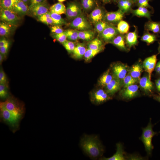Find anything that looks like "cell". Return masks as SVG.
<instances>
[{
    "mask_svg": "<svg viewBox=\"0 0 160 160\" xmlns=\"http://www.w3.org/2000/svg\"><path fill=\"white\" fill-rule=\"evenodd\" d=\"M79 39L83 40L90 41L93 39L95 33L91 30L84 31H78Z\"/></svg>",
    "mask_w": 160,
    "mask_h": 160,
    "instance_id": "cell-27",
    "label": "cell"
},
{
    "mask_svg": "<svg viewBox=\"0 0 160 160\" xmlns=\"http://www.w3.org/2000/svg\"><path fill=\"white\" fill-rule=\"evenodd\" d=\"M112 0H101V1L104 3L107 4L109 3Z\"/></svg>",
    "mask_w": 160,
    "mask_h": 160,
    "instance_id": "cell-54",
    "label": "cell"
},
{
    "mask_svg": "<svg viewBox=\"0 0 160 160\" xmlns=\"http://www.w3.org/2000/svg\"><path fill=\"white\" fill-rule=\"evenodd\" d=\"M70 26L71 28L79 31L91 30L92 27L90 23L82 14L73 19Z\"/></svg>",
    "mask_w": 160,
    "mask_h": 160,
    "instance_id": "cell-5",
    "label": "cell"
},
{
    "mask_svg": "<svg viewBox=\"0 0 160 160\" xmlns=\"http://www.w3.org/2000/svg\"><path fill=\"white\" fill-rule=\"evenodd\" d=\"M139 87L134 84L124 88L121 92V95L124 98L127 99L132 98L137 95Z\"/></svg>",
    "mask_w": 160,
    "mask_h": 160,
    "instance_id": "cell-16",
    "label": "cell"
},
{
    "mask_svg": "<svg viewBox=\"0 0 160 160\" xmlns=\"http://www.w3.org/2000/svg\"><path fill=\"white\" fill-rule=\"evenodd\" d=\"M102 50H93L87 48L84 55L85 60L87 61L89 60L95 55L100 52Z\"/></svg>",
    "mask_w": 160,
    "mask_h": 160,
    "instance_id": "cell-37",
    "label": "cell"
},
{
    "mask_svg": "<svg viewBox=\"0 0 160 160\" xmlns=\"http://www.w3.org/2000/svg\"><path fill=\"white\" fill-rule=\"evenodd\" d=\"M119 33L117 27L109 23L105 29L99 34V36L103 41L111 43Z\"/></svg>",
    "mask_w": 160,
    "mask_h": 160,
    "instance_id": "cell-7",
    "label": "cell"
},
{
    "mask_svg": "<svg viewBox=\"0 0 160 160\" xmlns=\"http://www.w3.org/2000/svg\"><path fill=\"white\" fill-rule=\"evenodd\" d=\"M51 32L52 33H63L64 31L61 27L58 25H54L50 29Z\"/></svg>",
    "mask_w": 160,
    "mask_h": 160,
    "instance_id": "cell-45",
    "label": "cell"
},
{
    "mask_svg": "<svg viewBox=\"0 0 160 160\" xmlns=\"http://www.w3.org/2000/svg\"><path fill=\"white\" fill-rule=\"evenodd\" d=\"M131 11L132 13L135 16L145 17L149 20L151 19V13L145 7L140 6L137 9Z\"/></svg>",
    "mask_w": 160,
    "mask_h": 160,
    "instance_id": "cell-24",
    "label": "cell"
},
{
    "mask_svg": "<svg viewBox=\"0 0 160 160\" xmlns=\"http://www.w3.org/2000/svg\"><path fill=\"white\" fill-rule=\"evenodd\" d=\"M143 71V68L141 65L137 63L133 65L130 70V75L132 77L138 80H140L141 73Z\"/></svg>",
    "mask_w": 160,
    "mask_h": 160,
    "instance_id": "cell-30",
    "label": "cell"
},
{
    "mask_svg": "<svg viewBox=\"0 0 160 160\" xmlns=\"http://www.w3.org/2000/svg\"><path fill=\"white\" fill-rule=\"evenodd\" d=\"M157 60V55H154L147 58L143 62V67L148 73V76L150 79L152 73L155 68Z\"/></svg>",
    "mask_w": 160,
    "mask_h": 160,
    "instance_id": "cell-11",
    "label": "cell"
},
{
    "mask_svg": "<svg viewBox=\"0 0 160 160\" xmlns=\"http://www.w3.org/2000/svg\"><path fill=\"white\" fill-rule=\"evenodd\" d=\"M155 98L157 100L160 102V95L156 96L155 97Z\"/></svg>",
    "mask_w": 160,
    "mask_h": 160,
    "instance_id": "cell-55",
    "label": "cell"
},
{
    "mask_svg": "<svg viewBox=\"0 0 160 160\" xmlns=\"http://www.w3.org/2000/svg\"><path fill=\"white\" fill-rule=\"evenodd\" d=\"M23 1L26 4H27V3L30 0H21Z\"/></svg>",
    "mask_w": 160,
    "mask_h": 160,
    "instance_id": "cell-56",
    "label": "cell"
},
{
    "mask_svg": "<svg viewBox=\"0 0 160 160\" xmlns=\"http://www.w3.org/2000/svg\"><path fill=\"white\" fill-rule=\"evenodd\" d=\"M138 79L134 78L130 75H126L123 79V84L124 88L129 85L135 84L138 81Z\"/></svg>",
    "mask_w": 160,
    "mask_h": 160,
    "instance_id": "cell-38",
    "label": "cell"
},
{
    "mask_svg": "<svg viewBox=\"0 0 160 160\" xmlns=\"http://www.w3.org/2000/svg\"><path fill=\"white\" fill-rule=\"evenodd\" d=\"M65 14L68 18L73 19L82 14L80 6L77 2H70L66 8Z\"/></svg>",
    "mask_w": 160,
    "mask_h": 160,
    "instance_id": "cell-9",
    "label": "cell"
},
{
    "mask_svg": "<svg viewBox=\"0 0 160 160\" xmlns=\"http://www.w3.org/2000/svg\"><path fill=\"white\" fill-rule=\"evenodd\" d=\"M114 76L111 73L108 69L100 78L98 81L99 84L103 87H106L112 81Z\"/></svg>",
    "mask_w": 160,
    "mask_h": 160,
    "instance_id": "cell-23",
    "label": "cell"
},
{
    "mask_svg": "<svg viewBox=\"0 0 160 160\" xmlns=\"http://www.w3.org/2000/svg\"><path fill=\"white\" fill-rule=\"evenodd\" d=\"M144 28L148 31H151L154 33H160V22L149 20L145 24Z\"/></svg>",
    "mask_w": 160,
    "mask_h": 160,
    "instance_id": "cell-25",
    "label": "cell"
},
{
    "mask_svg": "<svg viewBox=\"0 0 160 160\" xmlns=\"http://www.w3.org/2000/svg\"><path fill=\"white\" fill-rule=\"evenodd\" d=\"M124 13L119 9L116 11L106 13L103 20L112 24H118L122 20L124 16Z\"/></svg>",
    "mask_w": 160,
    "mask_h": 160,
    "instance_id": "cell-8",
    "label": "cell"
},
{
    "mask_svg": "<svg viewBox=\"0 0 160 160\" xmlns=\"http://www.w3.org/2000/svg\"><path fill=\"white\" fill-rule=\"evenodd\" d=\"M155 69L156 72L159 73L160 71V64L159 62L157 63L156 65Z\"/></svg>",
    "mask_w": 160,
    "mask_h": 160,
    "instance_id": "cell-52",
    "label": "cell"
},
{
    "mask_svg": "<svg viewBox=\"0 0 160 160\" xmlns=\"http://www.w3.org/2000/svg\"><path fill=\"white\" fill-rule=\"evenodd\" d=\"M117 28L119 33L124 34L128 32L129 26L127 22L122 20L118 23Z\"/></svg>",
    "mask_w": 160,
    "mask_h": 160,
    "instance_id": "cell-33",
    "label": "cell"
},
{
    "mask_svg": "<svg viewBox=\"0 0 160 160\" xmlns=\"http://www.w3.org/2000/svg\"><path fill=\"white\" fill-rule=\"evenodd\" d=\"M121 80L114 76L111 82L105 87V91L108 94L113 95L121 88L122 83Z\"/></svg>",
    "mask_w": 160,
    "mask_h": 160,
    "instance_id": "cell-12",
    "label": "cell"
},
{
    "mask_svg": "<svg viewBox=\"0 0 160 160\" xmlns=\"http://www.w3.org/2000/svg\"><path fill=\"white\" fill-rule=\"evenodd\" d=\"M13 11L17 15H25L29 12V7L21 0H19L15 4Z\"/></svg>",
    "mask_w": 160,
    "mask_h": 160,
    "instance_id": "cell-18",
    "label": "cell"
},
{
    "mask_svg": "<svg viewBox=\"0 0 160 160\" xmlns=\"http://www.w3.org/2000/svg\"><path fill=\"white\" fill-rule=\"evenodd\" d=\"M120 0H113V1L115 2H117Z\"/></svg>",
    "mask_w": 160,
    "mask_h": 160,
    "instance_id": "cell-60",
    "label": "cell"
},
{
    "mask_svg": "<svg viewBox=\"0 0 160 160\" xmlns=\"http://www.w3.org/2000/svg\"><path fill=\"white\" fill-rule=\"evenodd\" d=\"M12 25L1 21L0 23L1 36H7L9 35L12 30Z\"/></svg>",
    "mask_w": 160,
    "mask_h": 160,
    "instance_id": "cell-29",
    "label": "cell"
},
{
    "mask_svg": "<svg viewBox=\"0 0 160 160\" xmlns=\"http://www.w3.org/2000/svg\"><path fill=\"white\" fill-rule=\"evenodd\" d=\"M2 0H0V1H1Z\"/></svg>",
    "mask_w": 160,
    "mask_h": 160,
    "instance_id": "cell-62",
    "label": "cell"
},
{
    "mask_svg": "<svg viewBox=\"0 0 160 160\" xmlns=\"http://www.w3.org/2000/svg\"><path fill=\"white\" fill-rule=\"evenodd\" d=\"M153 125L151 122V119L147 126L143 129L141 140L143 142L145 150L148 154H150L153 148L152 140L153 137L156 134L153 129Z\"/></svg>",
    "mask_w": 160,
    "mask_h": 160,
    "instance_id": "cell-4",
    "label": "cell"
},
{
    "mask_svg": "<svg viewBox=\"0 0 160 160\" xmlns=\"http://www.w3.org/2000/svg\"><path fill=\"white\" fill-rule=\"evenodd\" d=\"M51 36L54 39L62 44L67 39L66 35L64 32L59 33H52Z\"/></svg>",
    "mask_w": 160,
    "mask_h": 160,
    "instance_id": "cell-43",
    "label": "cell"
},
{
    "mask_svg": "<svg viewBox=\"0 0 160 160\" xmlns=\"http://www.w3.org/2000/svg\"><path fill=\"white\" fill-rule=\"evenodd\" d=\"M80 145L84 153L92 159L100 158L104 151L103 146L96 135H84L81 140Z\"/></svg>",
    "mask_w": 160,
    "mask_h": 160,
    "instance_id": "cell-1",
    "label": "cell"
},
{
    "mask_svg": "<svg viewBox=\"0 0 160 160\" xmlns=\"http://www.w3.org/2000/svg\"><path fill=\"white\" fill-rule=\"evenodd\" d=\"M109 24L103 20L99 22L95 25V30L99 34L105 29Z\"/></svg>",
    "mask_w": 160,
    "mask_h": 160,
    "instance_id": "cell-40",
    "label": "cell"
},
{
    "mask_svg": "<svg viewBox=\"0 0 160 160\" xmlns=\"http://www.w3.org/2000/svg\"><path fill=\"white\" fill-rule=\"evenodd\" d=\"M8 110L22 119L25 114V108L23 103L13 97H9L4 102H1Z\"/></svg>",
    "mask_w": 160,
    "mask_h": 160,
    "instance_id": "cell-3",
    "label": "cell"
},
{
    "mask_svg": "<svg viewBox=\"0 0 160 160\" xmlns=\"http://www.w3.org/2000/svg\"><path fill=\"white\" fill-rule=\"evenodd\" d=\"M9 41L5 39H1L0 41V47H2L7 44Z\"/></svg>",
    "mask_w": 160,
    "mask_h": 160,
    "instance_id": "cell-50",
    "label": "cell"
},
{
    "mask_svg": "<svg viewBox=\"0 0 160 160\" xmlns=\"http://www.w3.org/2000/svg\"><path fill=\"white\" fill-rule=\"evenodd\" d=\"M37 19L39 21L47 25H54L52 19L51 17H42L38 16L37 17Z\"/></svg>",
    "mask_w": 160,
    "mask_h": 160,
    "instance_id": "cell-44",
    "label": "cell"
},
{
    "mask_svg": "<svg viewBox=\"0 0 160 160\" xmlns=\"http://www.w3.org/2000/svg\"><path fill=\"white\" fill-rule=\"evenodd\" d=\"M86 49L84 44L78 43L75 46L72 52L73 56L76 59H81L84 56Z\"/></svg>",
    "mask_w": 160,
    "mask_h": 160,
    "instance_id": "cell-22",
    "label": "cell"
},
{
    "mask_svg": "<svg viewBox=\"0 0 160 160\" xmlns=\"http://www.w3.org/2000/svg\"><path fill=\"white\" fill-rule=\"evenodd\" d=\"M9 44V42L4 46L0 47V53L3 55L6 54L8 51Z\"/></svg>",
    "mask_w": 160,
    "mask_h": 160,
    "instance_id": "cell-48",
    "label": "cell"
},
{
    "mask_svg": "<svg viewBox=\"0 0 160 160\" xmlns=\"http://www.w3.org/2000/svg\"><path fill=\"white\" fill-rule=\"evenodd\" d=\"M125 36L126 44L129 48H130L137 44L138 36L136 28H135L133 31L128 32Z\"/></svg>",
    "mask_w": 160,
    "mask_h": 160,
    "instance_id": "cell-17",
    "label": "cell"
},
{
    "mask_svg": "<svg viewBox=\"0 0 160 160\" xmlns=\"http://www.w3.org/2000/svg\"><path fill=\"white\" fill-rule=\"evenodd\" d=\"M29 12L35 17H38L49 11L47 6L44 2L32 6H29Z\"/></svg>",
    "mask_w": 160,
    "mask_h": 160,
    "instance_id": "cell-13",
    "label": "cell"
},
{
    "mask_svg": "<svg viewBox=\"0 0 160 160\" xmlns=\"http://www.w3.org/2000/svg\"><path fill=\"white\" fill-rule=\"evenodd\" d=\"M49 10L51 12L60 15L65 14L66 8L63 4L59 2L50 7Z\"/></svg>",
    "mask_w": 160,
    "mask_h": 160,
    "instance_id": "cell-28",
    "label": "cell"
},
{
    "mask_svg": "<svg viewBox=\"0 0 160 160\" xmlns=\"http://www.w3.org/2000/svg\"><path fill=\"white\" fill-rule=\"evenodd\" d=\"M116 153L112 156L109 158H103L102 160H124L125 159L123 147L120 143L116 145Z\"/></svg>",
    "mask_w": 160,
    "mask_h": 160,
    "instance_id": "cell-19",
    "label": "cell"
},
{
    "mask_svg": "<svg viewBox=\"0 0 160 160\" xmlns=\"http://www.w3.org/2000/svg\"><path fill=\"white\" fill-rule=\"evenodd\" d=\"M8 96V86L7 83L0 84V97L5 99Z\"/></svg>",
    "mask_w": 160,
    "mask_h": 160,
    "instance_id": "cell-42",
    "label": "cell"
},
{
    "mask_svg": "<svg viewBox=\"0 0 160 160\" xmlns=\"http://www.w3.org/2000/svg\"><path fill=\"white\" fill-rule=\"evenodd\" d=\"M59 2H62L66 0H57Z\"/></svg>",
    "mask_w": 160,
    "mask_h": 160,
    "instance_id": "cell-58",
    "label": "cell"
},
{
    "mask_svg": "<svg viewBox=\"0 0 160 160\" xmlns=\"http://www.w3.org/2000/svg\"><path fill=\"white\" fill-rule=\"evenodd\" d=\"M114 45L123 50H126L125 36L124 34L119 33L111 42Z\"/></svg>",
    "mask_w": 160,
    "mask_h": 160,
    "instance_id": "cell-20",
    "label": "cell"
},
{
    "mask_svg": "<svg viewBox=\"0 0 160 160\" xmlns=\"http://www.w3.org/2000/svg\"><path fill=\"white\" fill-rule=\"evenodd\" d=\"M81 4L83 9L86 11L91 10L94 7V0H81Z\"/></svg>",
    "mask_w": 160,
    "mask_h": 160,
    "instance_id": "cell-39",
    "label": "cell"
},
{
    "mask_svg": "<svg viewBox=\"0 0 160 160\" xmlns=\"http://www.w3.org/2000/svg\"><path fill=\"white\" fill-rule=\"evenodd\" d=\"M103 46V41L100 39L96 38L89 42L87 47L93 50H102Z\"/></svg>",
    "mask_w": 160,
    "mask_h": 160,
    "instance_id": "cell-31",
    "label": "cell"
},
{
    "mask_svg": "<svg viewBox=\"0 0 160 160\" xmlns=\"http://www.w3.org/2000/svg\"><path fill=\"white\" fill-rule=\"evenodd\" d=\"M137 0H132L133 4L136 3Z\"/></svg>",
    "mask_w": 160,
    "mask_h": 160,
    "instance_id": "cell-57",
    "label": "cell"
},
{
    "mask_svg": "<svg viewBox=\"0 0 160 160\" xmlns=\"http://www.w3.org/2000/svg\"><path fill=\"white\" fill-rule=\"evenodd\" d=\"M50 15L52 19L54 25L61 26L66 23V22L62 17L60 15L50 12Z\"/></svg>",
    "mask_w": 160,
    "mask_h": 160,
    "instance_id": "cell-34",
    "label": "cell"
},
{
    "mask_svg": "<svg viewBox=\"0 0 160 160\" xmlns=\"http://www.w3.org/2000/svg\"><path fill=\"white\" fill-rule=\"evenodd\" d=\"M19 0H2L0 2V7L13 12V8Z\"/></svg>",
    "mask_w": 160,
    "mask_h": 160,
    "instance_id": "cell-32",
    "label": "cell"
},
{
    "mask_svg": "<svg viewBox=\"0 0 160 160\" xmlns=\"http://www.w3.org/2000/svg\"><path fill=\"white\" fill-rule=\"evenodd\" d=\"M105 13L102 8L98 7L90 13L89 17L92 23L95 25L98 22L103 20Z\"/></svg>",
    "mask_w": 160,
    "mask_h": 160,
    "instance_id": "cell-15",
    "label": "cell"
},
{
    "mask_svg": "<svg viewBox=\"0 0 160 160\" xmlns=\"http://www.w3.org/2000/svg\"><path fill=\"white\" fill-rule=\"evenodd\" d=\"M90 97L91 101L96 104H100L110 98L106 91L101 89L92 92L91 94Z\"/></svg>",
    "mask_w": 160,
    "mask_h": 160,
    "instance_id": "cell-10",
    "label": "cell"
},
{
    "mask_svg": "<svg viewBox=\"0 0 160 160\" xmlns=\"http://www.w3.org/2000/svg\"><path fill=\"white\" fill-rule=\"evenodd\" d=\"M67 38L70 41H75L79 39L78 30L75 29H68L64 31Z\"/></svg>",
    "mask_w": 160,
    "mask_h": 160,
    "instance_id": "cell-35",
    "label": "cell"
},
{
    "mask_svg": "<svg viewBox=\"0 0 160 160\" xmlns=\"http://www.w3.org/2000/svg\"><path fill=\"white\" fill-rule=\"evenodd\" d=\"M0 111L1 121L7 124L14 133L17 130L22 119L8 110L1 103Z\"/></svg>",
    "mask_w": 160,
    "mask_h": 160,
    "instance_id": "cell-2",
    "label": "cell"
},
{
    "mask_svg": "<svg viewBox=\"0 0 160 160\" xmlns=\"http://www.w3.org/2000/svg\"><path fill=\"white\" fill-rule=\"evenodd\" d=\"M30 4L29 6H32L44 2V0H30Z\"/></svg>",
    "mask_w": 160,
    "mask_h": 160,
    "instance_id": "cell-49",
    "label": "cell"
},
{
    "mask_svg": "<svg viewBox=\"0 0 160 160\" xmlns=\"http://www.w3.org/2000/svg\"><path fill=\"white\" fill-rule=\"evenodd\" d=\"M7 77L4 71L1 69L0 71V84L7 83Z\"/></svg>",
    "mask_w": 160,
    "mask_h": 160,
    "instance_id": "cell-47",
    "label": "cell"
},
{
    "mask_svg": "<svg viewBox=\"0 0 160 160\" xmlns=\"http://www.w3.org/2000/svg\"><path fill=\"white\" fill-rule=\"evenodd\" d=\"M3 55L1 54L0 53V63L1 64L3 61Z\"/></svg>",
    "mask_w": 160,
    "mask_h": 160,
    "instance_id": "cell-53",
    "label": "cell"
},
{
    "mask_svg": "<svg viewBox=\"0 0 160 160\" xmlns=\"http://www.w3.org/2000/svg\"><path fill=\"white\" fill-rule=\"evenodd\" d=\"M159 63L160 64V60L159 61ZM159 74H160V71L159 73Z\"/></svg>",
    "mask_w": 160,
    "mask_h": 160,
    "instance_id": "cell-61",
    "label": "cell"
},
{
    "mask_svg": "<svg viewBox=\"0 0 160 160\" xmlns=\"http://www.w3.org/2000/svg\"><path fill=\"white\" fill-rule=\"evenodd\" d=\"M133 4L132 0H120L118 2V6L119 9L125 13L131 10Z\"/></svg>",
    "mask_w": 160,
    "mask_h": 160,
    "instance_id": "cell-26",
    "label": "cell"
},
{
    "mask_svg": "<svg viewBox=\"0 0 160 160\" xmlns=\"http://www.w3.org/2000/svg\"><path fill=\"white\" fill-rule=\"evenodd\" d=\"M62 44L69 53H72L76 46L74 42L67 40Z\"/></svg>",
    "mask_w": 160,
    "mask_h": 160,
    "instance_id": "cell-41",
    "label": "cell"
},
{
    "mask_svg": "<svg viewBox=\"0 0 160 160\" xmlns=\"http://www.w3.org/2000/svg\"><path fill=\"white\" fill-rule=\"evenodd\" d=\"M156 85L158 90L160 92V78L158 79L156 81Z\"/></svg>",
    "mask_w": 160,
    "mask_h": 160,
    "instance_id": "cell-51",
    "label": "cell"
},
{
    "mask_svg": "<svg viewBox=\"0 0 160 160\" xmlns=\"http://www.w3.org/2000/svg\"><path fill=\"white\" fill-rule=\"evenodd\" d=\"M150 0H137L136 3H137L139 7L141 6L146 8L149 7L150 5L148 1Z\"/></svg>",
    "mask_w": 160,
    "mask_h": 160,
    "instance_id": "cell-46",
    "label": "cell"
},
{
    "mask_svg": "<svg viewBox=\"0 0 160 160\" xmlns=\"http://www.w3.org/2000/svg\"><path fill=\"white\" fill-rule=\"evenodd\" d=\"M127 68V66L123 64H116L112 67L113 74L117 78L123 79L126 76Z\"/></svg>",
    "mask_w": 160,
    "mask_h": 160,
    "instance_id": "cell-14",
    "label": "cell"
},
{
    "mask_svg": "<svg viewBox=\"0 0 160 160\" xmlns=\"http://www.w3.org/2000/svg\"><path fill=\"white\" fill-rule=\"evenodd\" d=\"M141 40L147 44L153 43L157 40L156 36L147 32L145 33L141 37Z\"/></svg>",
    "mask_w": 160,
    "mask_h": 160,
    "instance_id": "cell-36",
    "label": "cell"
},
{
    "mask_svg": "<svg viewBox=\"0 0 160 160\" xmlns=\"http://www.w3.org/2000/svg\"><path fill=\"white\" fill-rule=\"evenodd\" d=\"M139 84L141 87L145 91L151 92L153 84L148 76H144L140 79Z\"/></svg>",
    "mask_w": 160,
    "mask_h": 160,
    "instance_id": "cell-21",
    "label": "cell"
},
{
    "mask_svg": "<svg viewBox=\"0 0 160 160\" xmlns=\"http://www.w3.org/2000/svg\"><path fill=\"white\" fill-rule=\"evenodd\" d=\"M158 50L159 53H160V43L159 44V48H158Z\"/></svg>",
    "mask_w": 160,
    "mask_h": 160,
    "instance_id": "cell-59",
    "label": "cell"
},
{
    "mask_svg": "<svg viewBox=\"0 0 160 160\" xmlns=\"http://www.w3.org/2000/svg\"><path fill=\"white\" fill-rule=\"evenodd\" d=\"M0 19L15 26L18 23L20 19L17 15L14 12L0 7Z\"/></svg>",
    "mask_w": 160,
    "mask_h": 160,
    "instance_id": "cell-6",
    "label": "cell"
}]
</instances>
